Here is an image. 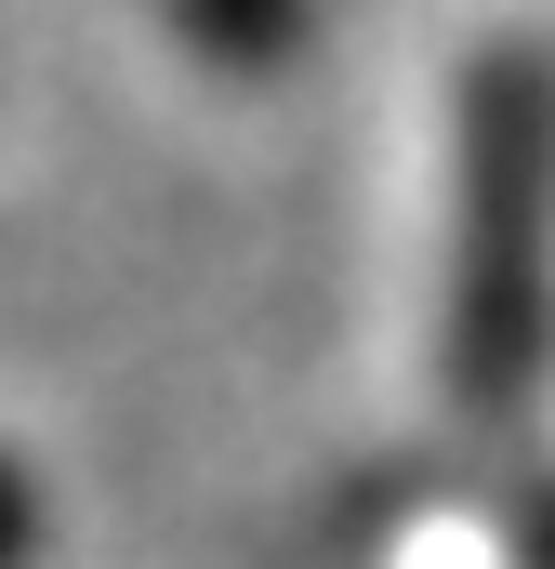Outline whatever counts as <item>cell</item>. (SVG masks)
Here are the masks:
<instances>
[{"instance_id": "6da1fadb", "label": "cell", "mask_w": 555, "mask_h": 569, "mask_svg": "<svg viewBox=\"0 0 555 569\" xmlns=\"http://www.w3.org/2000/svg\"><path fill=\"white\" fill-rule=\"evenodd\" d=\"M450 305H436V358L450 398L476 425H503L555 358V67L543 53H476L463 120H450Z\"/></svg>"}, {"instance_id": "7a4b0ae2", "label": "cell", "mask_w": 555, "mask_h": 569, "mask_svg": "<svg viewBox=\"0 0 555 569\" xmlns=\"http://www.w3.org/2000/svg\"><path fill=\"white\" fill-rule=\"evenodd\" d=\"M516 557H529V569H555V490L529 503V517H516Z\"/></svg>"}]
</instances>
